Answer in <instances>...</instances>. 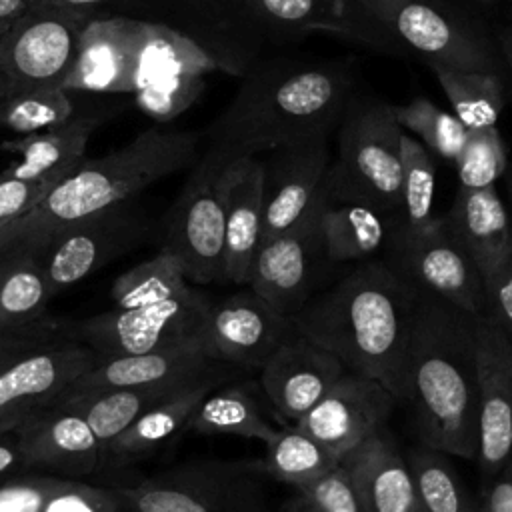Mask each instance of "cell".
Masks as SVG:
<instances>
[{
	"label": "cell",
	"instance_id": "40",
	"mask_svg": "<svg viewBox=\"0 0 512 512\" xmlns=\"http://www.w3.org/2000/svg\"><path fill=\"white\" fill-rule=\"evenodd\" d=\"M454 164L460 188L496 186L508 168L506 148L498 128H470Z\"/></svg>",
	"mask_w": 512,
	"mask_h": 512
},
{
	"label": "cell",
	"instance_id": "3",
	"mask_svg": "<svg viewBox=\"0 0 512 512\" xmlns=\"http://www.w3.org/2000/svg\"><path fill=\"white\" fill-rule=\"evenodd\" d=\"M354 78L340 62H276L254 72L212 126L210 148L230 160L330 136L352 102Z\"/></svg>",
	"mask_w": 512,
	"mask_h": 512
},
{
	"label": "cell",
	"instance_id": "11",
	"mask_svg": "<svg viewBox=\"0 0 512 512\" xmlns=\"http://www.w3.org/2000/svg\"><path fill=\"white\" fill-rule=\"evenodd\" d=\"M214 68L218 62L190 36L144 20L134 68L136 106L156 122H170L194 104Z\"/></svg>",
	"mask_w": 512,
	"mask_h": 512
},
{
	"label": "cell",
	"instance_id": "56",
	"mask_svg": "<svg viewBox=\"0 0 512 512\" xmlns=\"http://www.w3.org/2000/svg\"><path fill=\"white\" fill-rule=\"evenodd\" d=\"M0 482H2V480H0Z\"/></svg>",
	"mask_w": 512,
	"mask_h": 512
},
{
	"label": "cell",
	"instance_id": "53",
	"mask_svg": "<svg viewBox=\"0 0 512 512\" xmlns=\"http://www.w3.org/2000/svg\"><path fill=\"white\" fill-rule=\"evenodd\" d=\"M508 196H510V216H512V170H510V174H508Z\"/></svg>",
	"mask_w": 512,
	"mask_h": 512
},
{
	"label": "cell",
	"instance_id": "7",
	"mask_svg": "<svg viewBox=\"0 0 512 512\" xmlns=\"http://www.w3.org/2000/svg\"><path fill=\"white\" fill-rule=\"evenodd\" d=\"M114 490L126 512H274L252 460H196Z\"/></svg>",
	"mask_w": 512,
	"mask_h": 512
},
{
	"label": "cell",
	"instance_id": "18",
	"mask_svg": "<svg viewBox=\"0 0 512 512\" xmlns=\"http://www.w3.org/2000/svg\"><path fill=\"white\" fill-rule=\"evenodd\" d=\"M478 446L482 480L512 458V342L482 314L476 324Z\"/></svg>",
	"mask_w": 512,
	"mask_h": 512
},
{
	"label": "cell",
	"instance_id": "46",
	"mask_svg": "<svg viewBox=\"0 0 512 512\" xmlns=\"http://www.w3.org/2000/svg\"><path fill=\"white\" fill-rule=\"evenodd\" d=\"M50 188L48 182L0 178V230L32 210Z\"/></svg>",
	"mask_w": 512,
	"mask_h": 512
},
{
	"label": "cell",
	"instance_id": "13",
	"mask_svg": "<svg viewBox=\"0 0 512 512\" xmlns=\"http://www.w3.org/2000/svg\"><path fill=\"white\" fill-rule=\"evenodd\" d=\"M388 248L390 258L386 260L422 292L468 312L482 314L484 292L480 270L442 216H436L416 234L390 238Z\"/></svg>",
	"mask_w": 512,
	"mask_h": 512
},
{
	"label": "cell",
	"instance_id": "47",
	"mask_svg": "<svg viewBox=\"0 0 512 512\" xmlns=\"http://www.w3.org/2000/svg\"><path fill=\"white\" fill-rule=\"evenodd\" d=\"M482 512H512V458L482 480Z\"/></svg>",
	"mask_w": 512,
	"mask_h": 512
},
{
	"label": "cell",
	"instance_id": "14",
	"mask_svg": "<svg viewBox=\"0 0 512 512\" xmlns=\"http://www.w3.org/2000/svg\"><path fill=\"white\" fill-rule=\"evenodd\" d=\"M322 200L300 222L262 240L252 262L246 286L288 318L312 298L322 266L332 264L320 230Z\"/></svg>",
	"mask_w": 512,
	"mask_h": 512
},
{
	"label": "cell",
	"instance_id": "54",
	"mask_svg": "<svg viewBox=\"0 0 512 512\" xmlns=\"http://www.w3.org/2000/svg\"><path fill=\"white\" fill-rule=\"evenodd\" d=\"M6 92H8V86H6V80H4L2 74H0V98H2Z\"/></svg>",
	"mask_w": 512,
	"mask_h": 512
},
{
	"label": "cell",
	"instance_id": "33",
	"mask_svg": "<svg viewBox=\"0 0 512 512\" xmlns=\"http://www.w3.org/2000/svg\"><path fill=\"white\" fill-rule=\"evenodd\" d=\"M50 300L40 254L12 252L0 256V332L46 320L44 310Z\"/></svg>",
	"mask_w": 512,
	"mask_h": 512
},
{
	"label": "cell",
	"instance_id": "16",
	"mask_svg": "<svg viewBox=\"0 0 512 512\" xmlns=\"http://www.w3.org/2000/svg\"><path fill=\"white\" fill-rule=\"evenodd\" d=\"M396 402L378 380L346 370L294 426L342 458L386 426Z\"/></svg>",
	"mask_w": 512,
	"mask_h": 512
},
{
	"label": "cell",
	"instance_id": "21",
	"mask_svg": "<svg viewBox=\"0 0 512 512\" xmlns=\"http://www.w3.org/2000/svg\"><path fill=\"white\" fill-rule=\"evenodd\" d=\"M24 466L68 476H88L104 466V448L86 420L72 408L52 402L16 430Z\"/></svg>",
	"mask_w": 512,
	"mask_h": 512
},
{
	"label": "cell",
	"instance_id": "37",
	"mask_svg": "<svg viewBox=\"0 0 512 512\" xmlns=\"http://www.w3.org/2000/svg\"><path fill=\"white\" fill-rule=\"evenodd\" d=\"M454 116L470 128L496 126L504 110V88L498 72L432 68Z\"/></svg>",
	"mask_w": 512,
	"mask_h": 512
},
{
	"label": "cell",
	"instance_id": "6",
	"mask_svg": "<svg viewBox=\"0 0 512 512\" xmlns=\"http://www.w3.org/2000/svg\"><path fill=\"white\" fill-rule=\"evenodd\" d=\"M402 132L392 106L352 98L338 124L328 198L364 204L394 220L402 202Z\"/></svg>",
	"mask_w": 512,
	"mask_h": 512
},
{
	"label": "cell",
	"instance_id": "35",
	"mask_svg": "<svg viewBox=\"0 0 512 512\" xmlns=\"http://www.w3.org/2000/svg\"><path fill=\"white\" fill-rule=\"evenodd\" d=\"M264 446V454L258 460H252L256 470L262 476L294 488L322 476L340 462V458H336L328 448L294 424L280 428L278 434Z\"/></svg>",
	"mask_w": 512,
	"mask_h": 512
},
{
	"label": "cell",
	"instance_id": "8",
	"mask_svg": "<svg viewBox=\"0 0 512 512\" xmlns=\"http://www.w3.org/2000/svg\"><path fill=\"white\" fill-rule=\"evenodd\" d=\"M228 164L230 158L208 148L166 218L160 250L176 260L192 284L222 282Z\"/></svg>",
	"mask_w": 512,
	"mask_h": 512
},
{
	"label": "cell",
	"instance_id": "51",
	"mask_svg": "<svg viewBox=\"0 0 512 512\" xmlns=\"http://www.w3.org/2000/svg\"><path fill=\"white\" fill-rule=\"evenodd\" d=\"M278 512H320V510H316L306 498H302L300 494H296V496L288 498V500L278 508Z\"/></svg>",
	"mask_w": 512,
	"mask_h": 512
},
{
	"label": "cell",
	"instance_id": "5",
	"mask_svg": "<svg viewBox=\"0 0 512 512\" xmlns=\"http://www.w3.org/2000/svg\"><path fill=\"white\" fill-rule=\"evenodd\" d=\"M114 308L80 322L72 336L96 358L200 344L212 300L196 290L176 260L158 252L112 284Z\"/></svg>",
	"mask_w": 512,
	"mask_h": 512
},
{
	"label": "cell",
	"instance_id": "2",
	"mask_svg": "<svg viewBox=\"0 0 512 512\" xmlns=\"http://www.w3.org/2000/svg\"><path fill=\"white\" fill-rule=\"evenodd\" d=\"M476 324L478 314L422 292L404 370L402 402L420 444L464 460H474L478 446Z\"/></svg>",
	"mask_w": 512,
	"mask_h": 512
},
{
	"label": "cell",
	"instance_id": "41",
	"mask_svg": "<svg viewBox=\"0 0 512 512\" xmlns=\"http://www.w3.org/2000/svg\"><path fill=\"white\" fill-rule=\"evenodd\" d=\"M296 494L306 498L320 512H370L342 462L296 488Z\"/></svg>",
	"mask_w": 512,
	"mask_h": 512
},
{
	"label": "cell",
	"instance_id": "38",
	"mask_svg": "<svg viewBox=\"0 0 512 512\" xmlns=\"http://www.w3.org/2000/svg\"><path fill=\"white\" fill-rule=\"evenodd\" d=\"M70 118L74 104L64 88H38L0 98V124L20 136L54 130Z\"/></svg>",
	"mask_w": 512,
	"mask_h": 512
},
{
	"label": "cell",
	"instance_id": "50",
	"mask_svg": "<svg viewBox=\"0 0 512 512\" xmlns=\"http://www.w3.org/2000/svg\"><path fill=\"white\" fill-rule=\"evenodd\" d=\"M28 8V0H0V20H14Z\"/></svg>",
	"mask_w": 512,
	"mask_h": 512
},
{
	"label": "cell",
	"instance_id": "27",
	"mask_svg": "<svg viewBox=\"0 0 512 512\" xmlns=\"http://www.w3.org/2000/svg\"><path fill=\"white\" fill-rule=\"evenodd\" d=\"M240 370H224L210 376H204L170 396L158 400L146 412H142L116 440H112L104 452V464L108 466H126L134 460L144 458L160 444H164L178 430L186 428L190 416L204 400L208 392L220 384L232 380Z\"/></svg>",
	"mask_w": 512,
	"mask_h": 512
},
{
	"label": "cell",
	"instance_id": "10",
	"mask_svg": "<svg viewBox=\"0 0 512 512\" xmlns=\"http://www.w3.org/2000/svg\"><path fill=\"white\" fill-rule=\"evenodd\" d=\"M86 10L28 6L16 16L0 42V74L8 92L62 88L74 66Z\"/></svg>",
	"mask_w": 512,
	"mask_h": 512
},
{
	"label": "cell",
	"instance_id": "26",
	"mask_svg": "<svg viewBox=\"0 0 512 512\" xmlns=\"http://www.w3.org/2000/svg\"><path fill=\"white\" fill-rule=\"evenodd\" d=\"M370 512H422L406 456L382 426L340 458Z\"/></svg>",
	"mask_w": 512,
	"mask_h": 512
},
{
	"label": "cell",
	"instance_id": "30",
	"mask_svg": "<svg viewBox=\"0 0 512 512\" xmlns=\"http://www.w3.org/2000/svg\"><path fill=\"white\" fill-rule=\"evenodd\" d=\"M236 370V368H224ZM218 370V372H224ZM216 374V372H212ZM210 376V374H208ZM204 378V376H200ZM166 382L152 386H128V388H92L82 392H62L54 402L64 404L78 412L90 430L96 434L104 452L112 440H116L142 412L154 406L158 400L170 396L172 392L200 380Z\"/></svg>",
	"mask_w": 512,
	"mask_h": 512
},
{
	"label": "cell",
	"instance_id": "39",
	"mask_svg": "<svg viewBox=\"0 0 512 512\" xmlns=\"http://www.w3.org/2000/svg\"><path fill=\"white\" fill-rule=\"evenodd\" d=\"M392 112L402 130L412 132L432 154L442 160L456 162L468 128L454 114L438 108L424 96L402 106H392Z\"/></svg>",
	"mask_w": 512,
	"mask_h": 512
},
{
	"label": "cell",
	"instance_id": "25",
	"mask_svg": "<svg viewBox=\"0 0 512 512\" xmlns=\"http://www.w3.org/2000/svg\"><path fill=\"white\" fill-rule=\"evenodd\" d=\"M224 368L234 366L212 360L200 344L174 346L144 354L96 358L94 366L88 368L82 376H78L64 392L184 382L208 376Z\"/></svg>",
	"mask_w": 512,
	"mask_h": 512
},
{
	"label": "cell",
	"instance_id": "20",
	"mask_svg": "<svg viewBox=\"0 0 512 512\" xmlns=\"http://www.w3.org/2000/svg\"><path fill=\"white\" fill-rule=\"evenodd\" d=\"M344 372L332 352L292 332L262 364L260 384L276 414L294 424Z\"/></svg>",
	"mask_w": 512,
	"mask_h": 512
},
{
	"label": "cell",
	"instance_id": "42",
	"mask_svg": "<svg viewBox=\"0 0 512 512\" xmlns=\"http://www.w3.org/2000/svg\"><path fill=\"white\" fill-rule=\"evenodd\" d=\"M484 310L488 318L512 342V250L480 272Z\"/></svg>",
	"mask_w": 512,
	"mask_h": 512
},
{
	"label": "cell",
	"instance_id": "22",
	"mask_svg": "<svg viewBox=\"0 0 512 512\" xmlns=\"http://www.w3.org/2000/svg\"><path fill=\"white\" fill-rule=\"evenodd\" d=\"M144 20L92 16L84 26L72 70L62 88L100 94H132Z\"/></svg>",
	"mask_w": 512,
	"mask_h": 512
},
{
	"label": "cell",
	"instance_id": "48",
	"mask_svg": "<svg viewBox=\"0 0 512 512\" xmlns=\"http://www.w3.org/2000/svg\"><path fill=\"white\" fill-rule=\"evenodd\" d=\"M22 472H26V466L14 432L0 434V480Z\"/></svg>",
	"mask_w": 512,
	"mask_h": 512
},
{
	"label": "cell",
	"instance_id": "28",
	"mask_svg": "<svg viewBox=\"0 0 512 512\" xmlns=\"http://www.w3.org/2000/svg\"><path fill=\"white\" fill-rule=\"evenodd\" d=\"M96 126L98 118L78 116L54 130L0 140V152L20 156L18 162L0 170V178L58 184L84 160L86 144Z\"/></svg>",
	"mask_w": 512,
	"mask_h": 512
},
{
	"label": "cell",
	"instance_id": "12",
	"mask_svg": "<svg viewBox=\"0 0 512 512\" xmlns=\"http://www.w3.org/2000/svg\"><path fill=\"white\" fill-rule=\"evenodd\" d=\"M148 232L144 212L132 200L80 218L54 232L40 248L50 296L86 280L130 252Z\"/></svg>",
	"mask_w": 512,
	"mask_h": 512
},
{
	"label": "cell",
	"instance_id": "31",
	"mask_svg": "<svg viewBox=\"0 0 512 512\" xmlns=\"http://www.w3.org/2000/svg\"><path fill=\"white\" fill-rule=\"evenodd\" d=\"M320 230L326 256L332 264L374 258L392 236V218L364 204L336 202L324 194Z\"/></svg>",
	"mask_w": 512,
	"mask_h": 512
},
{
	"label": "cell",
	"instance_id": "9",
	"mask_svg": "<svg viewBox=\"0 0 512 512\" xmlns=\"http://www.w3.org/2000/svg\"><path fill=\"white\" fill-rule=\"evenodd\" d=\"M394 50L420 56L430 68L498 72L486 38L464 18L432 0H358Z\"/></svg>",
	"mask_w": 512,
	"mask_h": 512
},
{
	"label": "cell",
	"instance_id": "32",
	"mask_svg": "<svg viewBox=\"0 0 512 512\" xmlns=\"http://www.w3.org/2000/svg\"><path fill=\"white\" fill-rule=\"evenodd\" d=\"M186 428L198 434H232L262 444H268L280 430L264 416L248 384H220L208 392Z\"/></svg>",
	"mask_w": 512,
	"mask_h": 512
},
{
	"label": "cell",
	"instance_id": "19",
	"mask_svg": "<svg viewBox=\"0 0 512 512\" xmlns=\"http://www.w3.org/2000/svg\"><path fill=\"white\" fill-rule=\"evenodd\" d=\"M96 354L76 338L50 344L0 372V434L14 432L26 418L50 406Z\"/></svg>",
	"mask_w": 512,
	"mask_h": 512
},
{
	"label": "cell",
	"instance_id": "36",
	"mask_svg": "<svg viewBox=\"0 0 512 512\" xmlns=\"http://www.w3.org/2000/svg\"><path fill=\"white\" fill-rule=\"evenodd\" d=\"M402 156V202L400 212L392 220V236H410L424 230L436 216L434 188H436V162L432 152L408 132L400 138Z\"/></svg>",
	"mask_w": 512,
	"mask_h": 512
},
{
	"label": "cell",
	"instance_id": "4",
	"mask_svg": "<svg viewBox=\"0 0 512 512\" xmlns=\"http://www.w3.org/2000/svg\"><path fill=\"white\" fill-rule=\"evenodd\" d=\"M196 150V132L148 128L104 156L82 160L32 210L0 230V256L38 254L60 228L132 200L154 182L190 166L196 160Z\"/></svg>",
	"mask_w": 512,
	"mask_h": 512
},
{
	"label": "cell",
	"instance_id": "17",
	"mask_svg": "<svg viewBox=\"0 0 512 512\" xmlns=\"http://www.w3.org/2000/svg\"><path fill=\"white\" fill-rule=\"evenodd\" d=\"M262 164V240H266L300 222L322 200L332 164L330 136H314L274 148Z\"/></svg>",
	"mask_w": 512,
	"mask_h": 512
},
{
	"label": "cell",
	"instance_id": "49",
	"mask_svg": "<svg viewBox=\"0 0 512 512\" xmlns=\"http://www.w3.org/2000/svg\"><path fill=\"white\" fill-rule=\"evenodd\" d=\"M110 0H28V6H48V8H68V10H86L92 6L106 4Z\"/></svg>",
	"mask_w": 512,
	"mask_h": 512
},
{
	"label": "cell",
	"instance_id": "52",
	"mask_svg": "<svg viewBox=\"0 0 512 512\" xmlns=\"http://www.w3.org/2000/svg\"><path fill=\"white\" fill-rule=\"evenodd\" d=\"M500 50H502V54H504L506 68H508L510 74H512V28L500 32Z\"/></svg>",
	"mask_w": 512,
	"mask_h": 512
},
{
	"label": "cell",
	"instance_id": "23",
	"mask_svg": "<svg viewBox=\"0 0 512 512\" xmlns=\"http://www.w3.org/2000/svg\"><path fill=\"white\" fill-rule=\"evenodd\" d=\"M264 164L258 156L230 160L224 204L222 282L248 284L254 256L262 244Z\"/></svg>",
	"mask_w": 512,
	"mask_h": 512
},
{
	"label": "cell",
	"instance_id": "1",
	"mask_svg": "<svg viewBox=\"0 0 512 512\" xmlns=\"http://www.w3.org/2000/svg\"><path fill=\"white\" fill-rule=\"evenodd\" d=\"M422 290L386 258H368L290 316L294 332L332 352L346 370L404 398L406 350Z\"/></svg>",
	"mask_w": 512,
	"mask_h": 512
},
{
	"label": "cell",
	"instance_id": "24",
	"mask_svg": "<svg viewBox=\"0 0 512 512\" xmlns=\"http://www.w3.org/2000/svg\"><path fill=\"white\" fill-rule=\"evenodd\" d=\"M248 14L280 32H324L374 50H394L358 0H244Z\"/></svg>",
	"mask_w": 512,
	"mask_h": 512
},
{
	"label": "cell",
	"instance_id": "45",
	"mask_svg": "<svg viewBox=\"0 0 512 512\" xmlns=\"http://www.w3.org/2000/svg\"><path fill=\"white\" fill-rule=\"evenodd\" d=\"M66 332L68 330L64 326L50 318L28 328L0 332V372L36 350H42L66 338H74L72 334L66 336Z\"/></svg>",
	"mask_w": 512,
	"mask_h": 512
},
{
	"label": "cell",
	"instance_id": "55",
	"mask_svg": "<svg viewBox=\"0 0 512 512\" xmlns=\"http://www.w3.org/2000/svg\"><path fill=\"white\" fill-rule=\"evenodd\" d=\"M482 2H496V0H482Z\"/></svg>",
	"mask_w": 512,
	"mask_h": 512
},
{
	"label": "cell",
	"instance_id": "44",
	"mask_svg": "<svg viewBox=\"0 0 512 512\" xmlns=\"http://www.w3.org/2000/svg\"><path fill=\"white\" fill-rule=\"evenodd\" d=\"M42 512H126L114 488H100L76 478H66Z\"/></svg>",
	"mask_w": 512,
	"mask_h": 512
},
{
	"label": "cell",
	"instance_id": "43",
	"mask_svg": "<svg viewBox=\"0 0 512 512\" xmlns=\"http://www.w3.org/2000/svg\"><path fill=\"white\" fill-rule=\"evenodd\" d=\"M64 476L16 474L0 482V512H42L48 498L62 488Z\"/></svg>",
	"mask_w": 512,
	"mask_h": 512
},
{
	"label": "cell",
	"instance_id": "34",
	"mask_svg": "<svg viewBox=\"0 0 512 512\" xmlns=\"http://www.w3.org/2000/svg\"><path fill=\"white\" fill-rule=\"evenodd\" d=\"M422 512H482L480 494H474L450 456L426 444L412 446L406 454Z\"/></svg>",
	"mask_w": 512,
	"mask_h": 512
},
{
	"label": "cell",
	"instance_id": "15",
	"mask_svg": "<svg viewBox=\"0 0 512 512\" xmlns=\"http://www.w3.org/2000/svg\"><path fill=\"white\" fill-rule=\"evenodd\" d=\"M292 332L290 318L246 286L212 300L202 332V348L212 360L242 372L260 370Z\"/></svg>",
	"mask_w": 512,
	"mask_h": 512
},
{
	"label": "cell",
	"instance_id": "29",
	"mask_svg": "<svg viewBox=\"0 0 512 512\" xmlns=\"http://www.w3.org/2000/svg\"><path fill=\"white\" fill-rule=\"evenodd\" d=\"M442 218L480 272L512 250V216L496 186L458 188Z\"/></svg>",
	"mask_w": 512,
	"mask_h": 512
}]
</instances>
